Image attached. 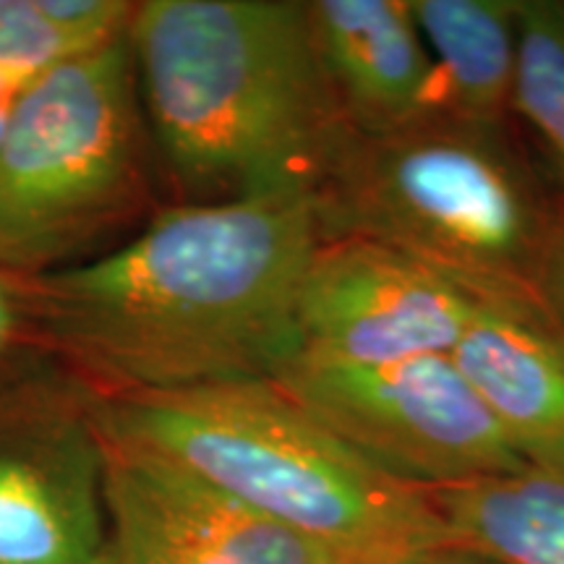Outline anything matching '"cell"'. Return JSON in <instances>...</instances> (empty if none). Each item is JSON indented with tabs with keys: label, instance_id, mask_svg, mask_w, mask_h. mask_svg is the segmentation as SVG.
I'll return each mask as SVG.
<instances>
[{
	"label": "cell",
	"instance_id": "277c9868",
	"mask_svg": "<svg viewBox=\"0 0 564 564\" xmlns=\"http://www.w3.org/2000/svg\"><path fill=\"white\" fill-rule=\"evenodd\" d=\"M322 241H371L463 285L539 288L564 225L507 123L436 108L390 129H345L314 192Z\"/></svg>",
	"mask_w": 564,
	"mask_h": 564
},
{
	"label": "cell",
	"instance_id": "ba28073f",
	"mask_svg": "<svg viewBox=\"0 0 564 564\" xmlns=\"http://www.w3.org/2000/svg\"><path fill=\"white\" fill-rule=\"evenodd\" d=\"M474 303V288L408 253L356 238L322 241L301 285L295 356L337 366L449 356Z\"/></svg>",
	"mask_w": 564,
	"mask_h": 564
},
{
	"label": "cell",
	"instance_id": "2e32d148",
	"mask_svg": "<svg viewBox=\"0 0 564 564\" xmlns=\"http://www.w3.org/2000/svg\"><path fill=\"white\" fill-rule=\"evenodd\" d=\"M30 337L17 280L0 272V371L24 356L21 345H26Z\"/></svg>",
	"mask_w": 564,
	"mask_h": 564
},
{
	"label": "cell",
	"instance_id": "8992f818",
	"mask_svg": "<svg viewBox=\"0 0 564 564\" xmlns=\"http://www.w3.org/2000/svg\"><path fill=\"white\" fill-rule=\"evenodd\" d=\"M358 455L421 491L510 474L514 453L453 356L337 366L295 356L274 379Z\"/></svg>",
	"mask_w": 564,
	"mask_h": 564
},
{
	"label": "cell",
	"instance_id": "7a4b0ae2",
	"mask_svg": "<svg viewBox=\"0 0 564 564\" xmlns=\"http://www.w3.org/2000/svg\"><path fill=\"white\" fill-rule=\"evenodd\" d=\"M129 45L183 199L314 196L345 118L301 0H144Z\"/></svg>",
	"mask_w": 564,
	"mask_h": 564
},
{
	"label": "cell",
	"instance_id": "7c38bea8",
	"mask_svg": "<svg viewBox=\"0 0 564 564\" xmlns=\"http://www.w3.org/2000/svg\"><path fill=\"white\" fill-rule=\"evenodd\" d=\"M426 494L444 541L505 564H564V457Z\"/></svg>",
	"mask_w": 564,
	"mask_h": 564
},
{
	"label": "cell",
	"instance_id": "6da1fadb",
	"mask_svg": "<svg viewBox=\"0 0 564 564\" xmlns=\"http://www.w3.org/2000/svg\"><path fill=\"white\" fill-rule=\"evenodd\" d=\"M319 246L314 196L178 202L118 249L13 280L30 335L100 398L274 382Z\"/></svg>",
	"mask_w": 564,
	"mask_h": 564
},
{
	"label": "cell",
	"instance_id": "e0dca14e",
	"mask_svg": "<svg viewBox=\"0 0 564 564\" xmlns=\"http://www.w3.org/2000/svg\"><path fill=\"white\" fill-rule=\"evenodd\" d=\"M535 295L544 301V306L556 316V319H560V324L564 327V225L560 236H556L552 257H549L546 270L541 274Z\"/></svg>",
	"mask_w": 564,
	"mask_h": 564
},
{
	"label": "cell",
	"instance_id": "ac0fdd59",
	"mask_svg": "<svg viewBox=\"0 0 564 564\" xmlns=\"http://www.w3.org/2000/svg\"><path fill=\"white\" fill-rule=\"evenodd\" d=\"M394 564H505L489 554L476 552V549L453 544V541H440V544L423 546L419 552L403 556Z\"/></svg>",
	"mask_w": 564,
	"mask_h": 564
},
{
	"label": "cell",
	"instance_id": "9a60e30c",
	"mask_svg": "<svg viewBox=\"0 0 564 564\" xmlns=\"http://www.w3.org/2000/svg\"><path fill=\"white\" fill-rule=\"evenodd\" d=\"M512 110L520 112L564 173V3L520 0Z\"/></svg>",
	"mask_w": 564,
	"mask_h": 564
},
{
	"label": "cell",
	"instance_id": "5bb4252c",
	"mask_svg": "<svg viewBox=\"0 0 564 564\" xmlns=\"http://www.w3.org/2000/svg\"><path fill=\"white\" fill-rule=\"evenodd\" d=\"M129 0H0V68L32 82L129 32Z\"/></svg>",
	"mask_w": 564,
	"mask_h": 564
},
{
	"label": "cell",
	"instance_id": "4fadbf2b",
	"mask_svg": "<svg viewBox=\"0 0 564 564\" xmlns=\"http://www.w3.org/2000/svg\"><path fill=\"white\" fill-rule=\"evenodd\" d=\"M440 76L442 108L507 123L518 68L520 0H411Z\"/></svg>",
	"mask_w": 564,
	"mask_h": 564
},
{
	"label": "cell",
	"instance_id": "52a82bcc",
	"mask_svg": "<svg viewBox=\"0 0 564 564\" xmlns=\"http://www.w3.org/2000/svg\"><path fill=\"white\" fill-rule=\"evenodd\" d=\"M0 564H108L100 394L55 358L0 371Z\"/></svg>",
	"mask_w": 564,
	"mask_h": 564
},
{
	"label": "cell",
	"instance_id": "d6986e66",
	"mask_svg": "<svg viewBox=\"0 0 564 564\" xmlns=\"http://www.w3.org/2000/svg\"><path fill=\"white\" fill-rule=\"evenodd\" d=\"M30 82L19 79V76L9 74V70L0 68V144H3L6 129H9V118L13 105H17V97L21 95V89L26 87Z\"/></svg>",
	"mask_w": 564,
	"mask_h": 564
},
{
	"label": "cell",
	"instance_id": "5b68a950",
	"mask_svg": "<svg viewBox=\"0 0 564 564\" xmlns=\"http://www.w3.org/2000/svg\"><path fill=\"white\" fill-rule=\"evenodd\" d=\"M144 112L129 32L21 89L0 144V272L74 264L144 202Z\"/></svg>",
	"mask_w": 564,
	"mask_h": 564
},
{
	"label": "cell",
	"instance_id": "3957f363",
	"mask_svg": "<svg viewBox=\"0 0 564 564\" xmlns=\"http://www.w3.org/2000/svg\"><path fill=\"white\" fill-rule=\"evenodd\" d=\"M100 426L165 457L337 564L444 541L426 491L394 481L267 379L100 398Z\"/></svg>",
	"mask_w": 564,
	"mask_h": 564
},
{
	"label": "cell",
	"instance_id": "30bf717a",
	"mask_svg": "<svg viewBox=\"0 0 564 564\" xmlns=\"http://www.w3.org/2000/svg\"><path fill=\"white\" fill-rule=\"evenodd\" d=\"M465 382L525 463L564 457V327L531 291L481 288L453 348Z\"/></svg>",
	"mask_w": 564,
	"mask_h": 564
},
{
	"label": "cell",
	"instance_id": "8fae6325",
	"mask_svg": "<svg viewBox=\"0 0 564 564\" xmlns=\"http://www.w3.org/2000/svg\"><path fill=\"white\" fill-rule=\"evenodd\" d=\"M314 45L345 123L390 129L442 108L411 0H312Z\"/></svg>",
	"mask_w": 564,
	"mask_h": 564
},
{
	"label": "cell",
	"instance_id": "9c48e42d",
	"mask_svg": "<svg viewBox=\"0 0 564 564\" xmlns=\"http://www.w3.org/2000/svg\"><path fill=\"white\" fill-rule=\"evenodd\" d=\"M105 512L108 564H337L181 465L110 434Z\"/></svg>",
	"mask_w": 564,
	"mask_h": 564
}]
</instances>
